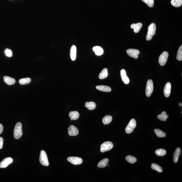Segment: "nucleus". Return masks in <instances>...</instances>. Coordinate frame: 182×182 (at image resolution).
Here are the masks:
<instances>
[{
    "mask_svg": "<svg viewBox=\"0 0 182 182\" xmlns=\"http://www.w3.org/2000/svg\"><path fill=\"white\" fill-rule=\"evenodd\" d=\"M112 117L110 115H106L103 119V122L105 125L109 124L112 120Z\"/></svg>",
    "mask_w": 182,
    "mask_h": 182,
    "instance_id": "obj_27",
    "label": "nucleus"
},
{
    "mask_svg": "<svg viewBox=\"0 0 182 182\" xmlns=\"http://www.w3.org/2000/svg\"><path fill=\"white\" fill-rule=\"evenodd\" d=\"M151 168L153 170H156L158 172L161 173L163 171V170L161 167L155 163H153L152 165Z\"/></svg>",
    "mask_w": 182,
    "mask_h": 182,
    "instance_id": "obj_26",
    "label": "nucleus"
},
{
    "mask_svg": "<svg viewBox=\"0 0 182 182\" xmlns=\"http://www.w3.org/2000/svg\"><path fill=\"white\" fill-rule=\"evenodd\" d=\"M22 124L20 122H18L15 125L13 133V136L14 138L16 139H19L22 135Z\"/></svg>",
    "mask_w": 182,
    "mask_h": 182,
    "instance_id": "obj_2",
    "label": "nucleus"
},
{
    "mask_svg": "<svg viewBox=\"0 0 182 182\" xmlns=\"http://www.w3.org/2000/svg\"><path fill=\"white\" fill-rule=\"evenodd\" d=\"M96 88L100 91L104 92H109L111 90V88L110 87L105 85H98L96 87Z\"/></svg>",
    "mask_w": 182,
    "mask_h": 182,
    "instance_id": "obj_18",
    "label": "nucleus"
},
{
    "mask_svg": "<svg viewBox=\"0 0 182 182\" xmlns=\"http://www.w3.org/2000/svg\"><path fill=\"white\" fill-rule=\"evenodd\" d=\"M3 79L4 82L7 84L9 85L14 84L16 82V80L15 79L7 76H5L4 77Z\"/></svg>",
    "mask_w": 182,
    "mask_h": 182,
    "instance_id": "obj_15",
    "label": "nucleus"
},
{
    "mask_svg": "<svg viewBox=\"0 0 182 182\" xmlns=\"http://www.w3.org/2000/svg\"><path fill=\"white\" fill-rule=\"evenodd\" d=\"M127 54L130 56L135 59H137L138 58V55L140 53L139 51L136 49H129L127 50Z\"/></svg>",
    "mask_w": 182,
    "mask_h": 182,
    "instance_id": "obj_9",
    "label": "nucleus"
},
{
    "mask_svg": "<svg viewBox=\"0 0 182 182\" xmlns=\"http://www.w3.org/2000/svg\"><path fill=\"white\" fill-rule=\"evenodd\" d=\"M171 84L170 82H167L165 86L164 92V96L168 98L170 96L171 93Z\"/></svg>",
    "mask_w": 182,
    "mask_h": 182,
    "instance_id": "obj_12",
    "label": "nucleus"
},
{
    "mask_svg": "<svg viewBox=\"0 0 182 182\" xmlns=\"http://www.w3.org/2000/svg\"><path fill=\"white\" fill-rule=\"evenodd\" d=\"M142 24L141 23H138L135 24L133 23L132 24L131 26V27L133 29L134 32L135 33H137L140 30L142 27Z\"/></svg>",
    "mask_w": 182,
    "mask_h": 182,
    "instance_id": "obj_17",
    "label": "nucleus"
},
{
    "mask_svg": "<svg viewBox=\"0 0 182 182\" xmlns=\"http://www.w3.org/2000/svg\"><path fill=\"white\" fill-rule=\"evenodd\" d=\"M3 139L2 137H0V150L3 147Z\"/></svg>",
    "mask_w": 182,
    "mask_h": 182,
    "instance_id": "obj_35",
    "label": "nucleus"
},
{
    "mask_svg": "<svg viewBox=\"0 0 182 182\" xmlns=\"http://www.w3.org/2000/svg\"><path fill=\"white\" fill-rule=\"evenodd\" d=\"M39 162L40 164L45 166H48L49 165L47 154L45 151L42 150L40 152L39 158Z\"/></svg>",
    "mask_w": 182,
    "mask_h": 182,
    "instance_id": "obj_3",
    "label": "nucleus"
},
{
    "mask_svg": "<svg viewBox=\"0 0 182 182\" xmlns=\"http://www.w3.org/2000/svg\"><path fill=\"white\" fill-rule=\"evenodd\" d=\"M177 59L179 61L182 60V45L180 46L178 50L177 56Z\"/></svg>",
    "mask_w": 182,
    "mask_h": 182,
    "instance_id": "obj_32",
    "label": "nucleus"
},
{
    "mask_svg": "<svg viewBox=\"0 0 182 182\" xmlns=\"http://www.w3.org/2000/svg\"><path fill=\"white\" fill-rule=\"evenodd\" d=\"M126 160L129 163L133 164L136 162L137 159L135 157L131 156H128L126 157Z\"/></svg>",
    "mask_w": 182,
    "mask_h": 182,
    "instance_id": "obj_30",
    "label": "nucleus"
},
{
    "mask_svg": "<svg viewBox=\"0 0 182 182\" xmlns=\"http://www.w3.org/2000/svg\"><path fill=\"white\" fill-rule=\"evenodd\" d=\"M68 133L70 136H76L79 134V130L76 127L71 125L68 128Z\"/></svg>",
    "mask_w": 182,
    "mask_h": 182,
    "instance_id": "obj_11",
    "label": "nucleus"
},
{
    "mask_svg": "<svg viewBox=\"0 0 182 182\" xmlns=\"http://www.w3.org/2000/svg\"><path fill=\"white\" fill-rule=\"evenodd\" d=\"M179 106H180L182 107V103H180L179 104Z\"/></svg>",
    "mask_w": 182,
    "mask_h": 182,
    "instance_id": "obj_37",
    "label": "nucleus"
},
{
    "mask_svg": "<svg viewBox=\"0 0 182 182\" xmlns=\"http://www.w3.org/2000/svg\"><path fill=\"white\" fill-rule=\"evenodd\" d=\"M150 7H153L154 5V0H141Z\"/></svg>",
    "mask_w": 182,
    "mask_h": 182,
    "instance_id": "obj_33",
    "label": "nucleus"
},
{
    "mask_svg": "<svg viewBox=\"0 0 182 182\" xmlns=\"http://www.w3.org/2000/svg\"><path fill=\"white\" fill-rule=\"evenodd\" d=\"M113 147V144L110 141H106L104 142L101 146V152L104 153L110 151Z\"/></svg>",
    "mask_w": 182,
    "mask_h": 182,
    "instance_id": "obj_4",
    "label": "nucleus"
},
{
    "mask_svg": "<svg viewBox=\"0 0 182 182\" xmlns=\"http://www.w3.org/2000/svg\"><path fill=\"white\" fill-rule=\"evenodd\" d=\"M93 50L96 55L100 56L102 55L103 53V50L100 46H96L93 47Z\"/></svg>",
    "mask_w": 182,
    "mask_h": 182,
    "instance_id": "obj_19",
    "label": "nucleus"
},
{
    "mask_svg": "<svg viewBox=\"0 0 182 182\" xmlns=\"http://www.w3.org/2000/svg\"><path fill=\"white\" fill-rule=\"evenodd\" d=\"M155 153L159 156H163L166 154V151L164 149H160L157 150L155 152Z\"/></svg>",
    "mask_w": 182,
    "mask_h": 182,
    "instance_id": "obj_31",
    "label": "nucleus"
},
{
    "mask_svg": "<svg viewBox=\"0 0 182 182\" xmlns=\"http://www.w3.org/2000/svg\"><path fill=\"white\" fill-rule=\"evenodd\" d=\"M13 160L11 158L8 157L6 158L0 163V168H5L7 167L9 165L12 163Z\"/></svg>",
    "mask_w": 182,
    "mask_h": 182,
    "instance_id": "obj_10",
    "label": "nucleus"
},
{
    "mask_svg": "<svg viewBox=\"0 0 182 182\" xmlns=\"http://www.w3.org/2000/svg\"><path fill=\"white\" fill-rule=\"evenodd\" d=\"M181 149L179 147L177 148L175 150V152L174 153V157H173V161L175 163H177L178 162L179 157L181 155Z\"/></svg>",
    "mask_w": 182,
    "mask_h": 182,
    "instance_id": "obj_16",
    "label": "nucleus"
},
{
    "mask_svg": "<svg viewBox=\"0 0 182 182\" xmlns=\"http://www.w3.org/2000/svg\"><path fill=\"white\" fill-rule=\"evenodd\" d=\"M148 31L146 36V39L147 40H151L153 38V36L156 33V24L152 23L148 27Z\"/></svg>",
    "mask_w": 182,
    "mask_h": 182,
    "instance_id": "obj_1",
    "label": "nucleus"
},
{
    "mask_svg": "<svg viewBox=\"0 0 182 182\" xmlns=\"http://www.w3.org/2000/svg\"><path fill=\"white\" fill-rule=\"evenodd\" d=\"M171 4L175 7H179L182 4V0H171Z\"/></svg>",
    "mask_w": 182,
    "mask_h": 182,
    "instance_id": "obj_29",
    "label": "nucleus"
},
{
    "mask_svg": "<svg viewBox=\"0 0 182 182\" xmlns=\"http://www.w3.org/2000/svg\"><path fill=\"white\" fill-rule=\"evenodd\" d=\"M108 162V159L107 158L103 159L100 161L98 163V167L100 168H103L106 167L107 165Z\"/></svg>",
    "mask_w": 182,
    "mask_h": 182,
    "instance_id": "obj_21",
    "label": "nucleus"
},
{
    "mask_svg": "<svg viewBox=\"0 0 182 182\" xmlns=\"http://www.w3.org/2000/svg\"><path fill=\"white\" fill-rule=\"evenodd\" d=\"M154 131L156 133L157 136L159 137H164L166 136V134L159 129H155L154 130Z\"/></svg>",
    "mask_w": 182,
    "mask_h": 182,
    "instance_id": "obj_28",
    "label": "nucleus"
},
{
    "mask_svg": "<svg viewBox=\"0 0 182 182\" xmlns=\"http://www.w3.org/2000/svg\"><path fill=\"white\" fill-rule=\"evenodd\" d=\"M69 116L71 120H76L79 118V114L77 111H71L69 113Z\"/></svg>",
    "mask_w": 182,
    "mask_h": 182,
    "instance_id": "obj_20",
    "label": "nucleus"
},
{
    "mask_svg": "<svg viewBox=\"0 0 182 182\" xmlns=\"http://www.w3.org/2000/svg\"><path fill=\"white\" fill-rule=\"evenodd\" d=\"M67 161L74 165H79L82 163L83 160L78 157H72L67 158Z\"/></svg>",
    "mask_w": 182,
    "mask_h": 182,
    "instance_id": "obj_8",
    "label": "nucleus"
},
{
    "mask_svg": "<svg viewBox=\"0 0 182 182\" xmlns=\"http://www.w3.org/2000/svg\"><path fill=\"white\" fill-rule=\"evenodd\" d=\"M85 106L89 110H93L96 108V104L93 102H87L85 104Z\"/></svg>",
    "mask_w": 182,
    "mask_h": 182,
    "instance_id": "obj_24",
    "label": "nucleus"
},
{
    "mask_svg": "<svg viewBox=\"0 0 182 182\" xmlns=\"http://www.w3.org/2000/svg\"><path fill=\"white\" fill-rule=\"evenodd\" d=\"M5 54L6 56L8 57H11L12 56V51L8 49H6L4 50Z\"/></svg>",
    "mask_w": 182,
    "mask_h": 182,
    "instance_id": "obj_34",
    "label": "nucleus"
},
{
    "mask_svg": "<svg viewBox=\"0 0 182 182\" xmlns=\"http://www.w3.org/2000/svg\"><path fill=\"white\" fill-rule=\"evenodd\" d=\"M31 82V79L29 78H23L20 79L19 80V83L22 85L28 84Z\"/></svg>",
    "mask_w": 182,
    "mask_h": 182,
    "instance_id": "obj_25",
    "label": "nucleus"
},
{
    "mask_svg": "<svg viewBox=\"0 0 182 182\" xmlns=\"http://www.w3.org/2000/svg\"><path fill=\"white\" fill-rule=\"evenodd\" d=\"M157 117L159 120L161 121H165L168 118V115L166 114V112L163 111L162 113L161 114L158 115Z\"/></svg>",
    "mask_w": 182,
    "mask_h": 182,
    "instance_id": "obj_23",
    "label": "nucleus"
},
{
    "mask_svg": "<svg viewBox=\"0 0 182 182\" xmlns=\"http://www.w3.org/2000/svg\"><path fill=\"white\" fill-rule=\"evenodd\" d=\"M120 75L121 79L126 84H128L130 82V79L127 76L126 71L124 69H122L120 71Z\"/></svg>",
    "mask_w": 182,
    "mask_h": 182,
    "instance_id": "obj_13",
    "label": "nucleus"
},
{
    "mask_svg": "<svg viewBox=\"0 0 182 182\" xmlns=\"http://www.w3.org/2000/svg\"><path fill=\"white\" fill-rule=\"evenodd\" d=\"M154 90V84L153 81L151 80L147 81L145 90V93L147 97H150Z\"/></svg>",
    "mask_w": 182,
    "mask_h": 182,
    "instance_id": "obj_5",
    "label": "nucleus"
},
{
    "mask_svg": "<svg viewBox=\"0 0 182 182\" xmlns=\"http://www.w3.org/2000/svg\"><path fill=\"white\" fill-rule=\"evenodd\" d=\"M3 127L2 124H0V135L2 133L3 131Z\"/></svg>",
    "mask_w": 182,
    "mask_h": 182,
    "instance_id": "obj_36",
    "label": "nucleus"
},
{
    "mask_svg": "<svg viewBox=\"0 0 182 182\" xmlns=\"http://www.w3.org/2000/svg\"><path fill=\"white\" fill-rule=\"evenodd\" d=\"M108 76V72L107 69L104 68L101 71L99 74V78L101 79H103L106 78Z\"/></svg>",
    "mask_w": 182,
    "mask_h": 182,
    "instance_id": "obj_22",
    "label": "nucleus"
},
{
    "mask_svg": "<svg viewBox=\"0 0 182 182\" xmlns=\"http://www.w3.org/2000/svg\"><path fill=\"white\" fill-rule=\"evenodd\" d=\"M77 48L75 45H73L71 47L70 56L71 59L73 61L75 60L76 57Z\"/></svg>",
    "mask_w": 182,
    "mask_h": 182,
    "instance_id": "obj_14",
    "label": "nucleus"
},
{
    "mask_svg": "<svg viewBox=\"0 0 182 182\" xmlns=\"http://www.w3.org/2000/svg\"><path fill=\"white\" fill-rule=\"evenodd\" d=\"M169 56L168 52L164 51L160 55L159 58V62L161 66H164L166 64Z\"/></svg>",
    "mask_w": 182,
    "mask_h": 182,
    "instance_id": "obj_7",
    "label": "nucleus"
},
{
    "mask_svg": "<svg viewBox=\"0 0 182 182\" xmlns=\"http://www.w3.org/2000/svg\"><path fill=\"white\" fill-rule=\"evenodd\" d=\"M136 126V122L134 119H132L126 127V132L128 134L132 132Z\"/></svg>",
    "mask_w": 182,
    "mask_h": 182,
    "instance_id": "obj_6",
    "label": "nucleus"
}]
</instances>
